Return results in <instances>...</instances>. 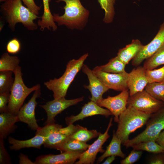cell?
I'll return each mask as SVG.
<instances>
[{
  "mask_svg": "<svg viewBox=\"0 0 164 164\" xmlns=\"http://www.w3.org/2000/svg\"><path fill=\"white\" fill-rule=\"evenodd\" d=\"M1 11L10 29L14 31L16 24L21 23L29 30H34L38 26L34 20L40 17L24 6L21 0H0Z\"/></svg>",
  "mask_w": 164,
  "mask_h": 164,
  "instance_id": "cell-1",
  "label": "cell"
},
{
  "mask_svg": "<svg viewBox=\"0 0 164 164\" xmlns=\"http://www.w3.org/2000/svg\"><path fill=\"white\" fill-rule=\"evenodd\" d=\"M56 2H63L65 3L63 15L53 14L54 21L58 26L64 25L71 29H81L84 26L89 12L83 6L80 0H58Z\"/></svg>",
  "mask_w": 164,
  "mask_h": 164,
  "instance_id": "cell-2",
  "label": "cell"
},
{
  "mask_svg": "<svg viewBox=\"0 0 164 164\" xmlns=\"http://www.w3.org/2000/svg\"><path fill=\"white\" fill-rule=\"evenodd\" d=\"M88 56V54L86 53L78 59L70 60L66 66L65 72L60 77L50 80L44 83L46 87L53 92L54 99L65 97L70 84L82 68Z\"/></svg>",
  "mask_w": 164,
  "mask_h": 164,
  "instance_id": "cell-3",
  "label": "cell"
},
{
  "mask_svg": "<svg viewBox=\"0 0 164 164\" xmlns=\"http://www.w3.org/2000/svg\"><path fill=\"white\" fill-rule=\"evenodd\" d=\"M152 114L127 106L119 117L116 135L123 144L129 139L130 134L146 124Z\"/></svg>",
  "mask_w": 164,
  "mask_h": 164,
  "instance_id": "cell-4",
  "label": "cell"
},
{
  "mask_svg": "<svg viewBox=\"0 0 164 164\" xmlns=\"http://www.w3.org/2000/svg\"><path fill=\"white\" fill-rule=\"evenodd\" d=\"M13 73L14 80L10 91L8 110L10 113L17 115L27 97L33 91L40 88L41 87L39 84L31 88L27 87L23 81L21 68L19 66Z\"/></svg>",
  "mask_w": 164,
  "mask_h": 164,
  "instance_id": "cell-5",
  "label": "cell"
},
{
  "mask_svg": "<svg viewBox=\"0 0 164 164\" xmlns=\"http://www.w3.org/2000/svg\"><path fill=\"white\" fill-rule=\"evenodd\" d=\"M80 127V125L72 124L63 128L61 125L54 123L40 127L36 131L46 137L43 144L45 147L56 149Z\"/></svg>",
  "mask_w": 164,
  "mask_h": 164,
  "instance_id": "cell-6",
  "label": "cell"
},
{
  "mask_svg": "<svg viewBox=\"0 0 164 164\" xmlns=\"http://www.w3.org/2000/svg\"><path fill=\"white\" fill-rule=\"evenodd\" d=\"M145 129L141 133L122 144L126 148L140 142L156 140L164 129V108L152 114L148 120Z\"/></svg>",
  "mask_w": 164,
  "mask_h": 164,
  "instance_id": "cell-7",
  "label": "cell"
},
{
  "mask_svg": "<svg viewBox=\"0 0 164 164\" xmlns=\"http://www.w3.org/2000/svg\"><path fill=\"white\" fill-rule=\"evenodd\" d=\"M127 106L152 114L163 108L164 103L153 97L145 90H143L129 97Z\"/></svg>",
  "mask_w": 164,
  "mask_h": 164,
  "instance_id": "cell-8",
  "label": "cell"
},
{
  "mask_svg": "<svg viewBox=\"0 0 164 164\" xmlns=\"http://www.w3.org/2000/svg\"><path fill=\"white\" fill-rule=\"evenodd\" d=\"M112 120L113 119L111 118L105 132L104 133H100L97 139L81 153L78 160L75 164H93L97 153L99 152L103 153L104 152L105 150L103 149L102 145L110 137L108 132L112 125Z\"/></svg>",
  "mask_w": 164,
  "mask_h": 164,
  "instance_id": "cell-9",
  "label": "cell"
},
{
  "mask_svg": "<svg viewBox=\"0 0 164 164\" xmlns=\"http://www.w3.org/2000/svg\"><path fill=\"white\" fill-rule=\"evenodd\" d=\"M129 95L128 89L126 90L115 96H108L107 98L98 101L96 103L100 106L105 108L109 110L114 116V121L118 122L119 115L127 108Z\"/></svg>",
  "mask_w": 164,
  "mask_h": 164,
  "instance_id": "cell-10",
  "label": "cell"
},
{
  "mask_svg": "<svg viewBox=\"0 0 164 164\" xmlns=\"http://www.w3.org/2000/svg\"><path fill=\"white\" fill-rule=\"evenodd\" d=\"M84 97L74 99L67 100L65 97H61L47 102L39 106L43 108L47 114L46 125L55 123V118L59 113L70 106L83 101Z\"/></svg>",
  "mask_w": 164,
  "mask_h": 164,
  "instance_id": "cell-11",
  "label": "cell"
},
{
  "mask_svg": "<svg viewBox=\"0 0 164 164\" xmlns=\"http://www.w3.org/2000/svg\"><path fill=\"white\" fill-rule=\"evenodd\" d=\"M164 46V21L161 25L157 33L148 44L142 49L132 60L133 66H138L145 60L149 58Z\"/></svg>",
  "mask_w": 164,
  "mask_h": 164,
  "instance_id": "cell-12",
  "label": "cell"
},
{
  "mask_svg": "<svg viewBox=\"0 0 164 164\" xmlns=\"http://www.w3.org/2000/svg\"><path fill=\"white\" fill-rule=\"evenodd\" d=\"M97 77L109 89L122 91L128 88L127 81L128 73L126 72L121 73H111L101 70L98 66L92 70Z\"/></svg>",
  "mask_w": 164,
  "mask_h": 164,
  "instance_id": "cell-13",
  "label": "cell"
},
{
  "mask_svg": "<svg viewBox=\"0 0 164 164\" xmlns=\"http://www.w3.org/2000/svg\"><path fill=\"white\" fill-rule=\"evenodd\" d=\"M41 94L40 88L34 91L33 94L26 104L23 105L17 114L19 121L27 124L32 129L37 130L40 127L38 125L35 115V110L38 103L36 98Z\"/></svg>",
  "mask_w": 164,
  "mask_h": 164,
  "instance_id": "cell-14",
  "label": "cell"
},
{
  "mask_svg": "<svg viewBox=\"0 0 164 164\" xmlns=\"http://www.w3.org/2000/svg\"><path fill=\"white\" fill-rule=\"evenodd\" d=\"M81 69L83 73L87 76L89 81V85H84V87L91 93V101L96 103L103 99V94L109 89L87 65L84 64Z\"/></svg>",
  "mask_w": 164,
  "mask_h": 164,
  "instance_id": "cell-15",
  "label": "cell"
},
{
  "mask_svg": "<svg viewBox=\"0 0 164 164\" xmlns=\"http://www.w3.org/2000/svg\"><path fill=\"white\" fill-rule=\"evenodd\" d=\"M84 152H66L58 155H42L37 157L34 162L35 164H72Z\"/></svg>",
  "mask_w": 164,
  "mask_h": 164,
  "instance_id": "cell-16",
  "label": "cell"
},
{
  "mask_svg": "<svg viewBox=\"0 0 164 164\" xmlns=\"http://www.w3.org/2000/svg\"><path fill=\"white\" fill-rule=\"evenodd\" d=\"M145 70L143 67L139 66L128 73L127 84L130 96L143 91L148 83Z\"/></svg>",
  "mask_w": 164,
  "mask_h": 164,
  "instance_id": "cell-17",
  "label": "cell"
},
{
  "mask_svg": "<svg viewBox=\"0 0 164 164\" xmlns=\"http://www.w3.org/2000/svg\"><path fill=\"white\" fill-rule=\"evenodd\" d=\"M96 115L108 117L112 114L108 109H104L99 106L97 103L91 101L84 105L79 114L76 115L67 117L65 121L67 124L68 125L85 118Z\"/></svg>",
  "mask_w": 164,
  "mask_h": 164,
  "instance_id": "cell-18",
  "label": "cell"
},
{
  "mask_svg": "<svg viewBox=\"0 0 164 164\" xmlns=\"http://www.w3.org/2000/svg\"><path fill=\"white\" fill-rule=\"evenodd\" d=\"M46 138V137L36 131L35 135L29 139L20 140L9 136L8 141L11 145L9 147L10 149L18 151L25 148H33L40 149L41 146L45 143Z\"/></svg>",
  "mask_w": 164,
  "mask_h": 164,
  "instance_id": "cell-19",
  "label": "cell"
},
{
  "mask_svg": "<svg viewBox=\"0 0 164 164\" xmlns=\"http://www.w3.org/2000/svg\"><path fill=\"white\" fill-rule=\"evenodd\" d=\"M19 122L17 115L9 112L0 114V138L6 139L10 134L13 133L16 129V123Z\"/></svg>",
  "mask_w": 164,
  "mask_h": 164,
  "instance_id": "cell-20",
  "label": "cell"
},
{
  "mask_svg": "<svg viewBox=\"0 0 164 164\" xmlns=\"http://www.w3.org/2000/svg\"><path fill=\"white\" fill-rule=\"evenodd\" d=\"M143 46L139 40L133 39L131 43L119 50L117 56L127 65L137 55Z\"/></svg>",
  "mask_w": 164,
  "mask_h": 164,
  "instance_id": "cell-21",
  "label": "cell"
},
{
  "mask_svg": "<svg viewBox=\"0 0 164 164\" xmlns=\"http://www.w3.org/2000/svg\"><path fill=\"white\" fill-rule=\"evenodd\" d=\"M43 13L41 19L37 22L38 26L40 27L41 31H43L46 28L49 30L55 31L57 27L55 23L53 15L51 12L49 7L50 0H43Z\"/></svg>",
  "mask_w": 164,
  "mask_h": 164,
  "instance_id": "cell-22",
  "label": "cell"
},
{
  "mask_svg": "<svg viewBox=\"0 0 164 164\" xmlns=\"http://www.w3.org/2000/svg\"><path fill=\"white\" fill-rule=\"evenodd\" d=\"M122 142L115 135L114 131H113L112 138L109 145L107 147L106 150L103 154L98 158L97 161V163H100L107 157L114 155L124 158L125 154L121 150V144Z\"/></svg>",
  "mask_w": 164,
  "mask_h": 164,
  "instance_id": "cell-23",
  "label": "cell"
},
{
  "mask_svg": "<svg viewBox=\"0 0 164 164\" xmlns=\"http://www.w3.org/2000/svg\"><path fill=\"white\" fill-rule=\"evenodd\" d=\"M90 145L69 138L56 149L61 153L66 152L84 151L87 149Z\"/></svg>",
  "mask_w": 164,
  "mask_h": 164,
  "instance_id": "cell-24",
  "label": "cell"
},
{
  "mask_svg": "<svg viewBox=\"0 0 164 164\" xmlns=\"http://www.w3.org/2000/svg\"><path fill=\"white\" fill-rule=\"evenodd\" d=\"M20 62L17 56H10L8 53H5L0 59V71H11L14 73L19 66Z\"/></svg>",
  "mask_w": 164,
  "mask_h": 164,
  "instance_id": "cell-25",
  "label": "cell"
},
{
  "mask_svg": "<svg viewBox=\"0 0 164 164\" xmlns=\"http://www.w3.org/2000/svg\"><path fill=\"white\" fill-rule=\"evenodd\" d=\"M126 64L116 56L110 59L106 64L98 66L103 71L111 73H121L126 72Z\"/></svg>",
  "mask_w": 164,
  "mask_h": 164,
  "instance_id": "cell-26",
  "label": "cell"
},
{
  "mask_svg": "<svg viewBox=\"0 0 164 164\" xmlns=\"http://www.w3.org/2000/svg\"><path fill=\"white\" fill-rule=\"evenodd\" d=\"M100 133L96 130H88L80 126L69 138L86 143L92 138L98 137Z\"/></svg>",
  "mask_w": 164,
  "mask_h": 164,
  "instance_id": "cell-27",
  "label": "cell"
},
{
  "mask_svg": "<svg viewBox=\"0 0 164 164\" xmlns=\"http://www.w3.org/2000/svg\"><path fill=\"white\" fill-rule=\"evenodd\" d=\"M164 64V46L146 59L143 67L146 70H152Z\"/></svg>",
  "mask_w": 164,
  "mask_h": 164,
  "instance_id": "cell-28",
  "label": "cell"
},
{
  "mask_svg": "<svg viewBox=\"0 0 164 164\" xmlns=\"http://www.w3.org/2000/svg\"><path fill=\"white\" fill-rule=\"evenodd\" d=\"M133 150L145 151L153 153L164 152L162 147L154 140L146 141L133 145Z\"/></svg>",
  "mask_w": 164,
  "mask_h": 164,
  "instance_id": "cell-29",
  "label": "cell"
},
{
  "mask_svg": "<svg viewBox=\"0 0 164 164\" xmlns=\"http://www.w3.org/2000/svg\"><path fill=\"white\" fill-rule=\"evenodd\" d=\"M101 8L104 11L103 22L106 23H111L114 14V5L115 0H98Z\"/></svg>",
  "mask_w": 164,
  "mask_h": 164,
  "instance_id": "cell-30",
  "label": "cell"
},
{
  "mask_svg": "<svg viewBox=\"0 0 164 164\" xmlns=\"http://www.w3.org/2000/svg\"><path fill=\"white\" fill-rule=\"evenodd\" d=\"M145 88L153 97L164 103V82L148 83Z\"/></svg>",
  "mask_w": 164,
  "mask_h": 164,
  "instance_id": "cell-31",
  "label": "cell"
},
{
  "mask_svg": "<svg viewBox=\"0 0 164 164\" xmlns=\"http://www.w3.org/2000/svg\"><path fill=\"white\" fill-rule=\"evenodd\" d=\"M0 93L10 92L14 79L11 71H0Z\"/></svg>",
  "mask_w": 164,
  "mask_h": 164,
  "instance_id": "cell-32",
  "label": "cell"
},
{
  "mask_svg": "<svg viewBox=\"0 0 164 164\" xmlns=\"http://www.w3.org/2000/svg\"><path fill=\"white\" fill-rule=\"evenodd\" d=\"M148 83L164 82V66L157 69L146 70Z\"/></svg>",
  "mask_w": 164,
  "mask_h": 164,
  "instance_id": "cell-33",
  "label": "cell"
},
{
  "mask_svg": "<svg viewBox=\"0 0 164 164\" xmlns=\"http://www.w3.org/2000/svg\"><path fill=\"white\" fill-rule=\"evenodd\" d=\"M8 53L15 54L18 53L21 49V44L19 40L14 38L10 40L8 43L6 47Z\"/></svg>",
  "mask_w": 164,
  "mask_h": 164,
  "instance_id": "cell-34",
  "label": "cell"
},
{
  "mask_svg": "<svg viewBox=\"0 0 164 164\" xmlns=\"http://www.w3.org/2000/svg\"><path fill=\"white\" fill-rule=\"evenodd\" d=\"M4 140L0 138V164H11V158L5 148Z\"/></svg>",
  "mask_w": 164,
  "mask_h": 164,
  "instance_id": "cell-35",
  "label": "cell"
},
{
  "mask_svg": "<svg viewBox=\"0 0 164 164\" xmlns=\"http://www.w3.org/2000/svg\"><path fill=\"white\" fill-rule=\"evenodd\" d=\"M142 153L141 151L133 149L127 157L120 162V163L121 164H133L140 158Z\"/></svg>",
  "mask_w": 164,
  "mask_h": 164,
  "instance_id": "cell-36",
  "label": "cell"
},
{
  "mask_svg": "<svg viewBox=\"0 0 164 164\" xmlns=\"http://www.w3.org/2000/svg\"><path fill=\"white\" fill-rule=\"evenodd\" d=\"M10 95V92L0 93V113L8 112V104Z\"/></svg>",
  "mask_w": 164,
  "mask_h": 164,
  "instance_id": "cell-37",
  "label": "cell"
},
{
  "mask_svg": "<svg viewBox=\"0 0 164 164\" xmlns=\"http://www.w3.org/2000/svg\"><path fill=\"white\" fill-rule=\"evenodd\" d=\"M24 4L32 12L38 15L40 7L38 6L34 2V0H21Z\"/></svg>",
  "mask_w": 164,
  "mask_h": 164,
  "instance_id": "cell-38",
  "label": "cell"
},
{
  "mask_svg": "<svg viewBox=\"0 0 164 164\" xmlns=\"http://www.w3.org/2000/svg\"><path fill=\"white\" fill-rule=\"evenodd\" d=\"M19 163L20 164H35L28 158V156L21 153L19 155Z\"/></svg>",
  "mask_w": 164,
  "mask_h": 164,
  "instance_id": "cell-39",
  "label": "cell"
},
{
  "mask_svg": "<svg viewBox=\"0 0 164 164\" xmlns=\"http://www.w3.org/2000/svg\"><path fill=\"white\" fill-rule=\"evenodd\" d=\"M156 142L162 147L164 152V129L160 133Z\"/></svg>",
  "mask_w": 164,
  "mask_h": 164,
  "instance_id": "cell-40",
  "label": "cell"
},
{
  "mask_svg": "<svg viewBox=\"0 0 164 164\" xmlns=\"http://www.w3.org/2000/svg\"><path fill=\"white\" fill-rule=\"evenodd\" d=\"M152 164H163L164 158L161 157H157L152 160L150 162Z\"/></svg>",
  "mask_w": 164,
  "mask_h": 164,
  "instance_id": "cell-41",
  "label": "cell"
},
{
  "mask_svg": "<svg viewBox=\"0 0 164 164\" xmlns=\"http://www.w3.org/2000/svg\"><path fill=\"white\" fill-rule=\"evenodd\" d=\"M115 159V156L112 155L107 157L105 161L103 162V164H110Z\"/></svg>",
  "mask_w": 164,
  "mask_h": 164,
  "instance_id": "cell-42",
  "label": "cell"
}]
</instances>
